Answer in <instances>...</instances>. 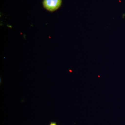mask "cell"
Listing matches in <instances>:
<instances>
[{
  "instance_id": "obj_1",
  "label": "cell",
  "mask_w": 125,
  "mask_h": 125,
  "mask_svg": "<svg viewBox=\"0 0 125 125\" xmlns=\"http://www.w3.org/2000/svg\"><path fill=\"white\" fill-rule=\"evenodd\" d=\"M62 0H43V4L45 9L50 11H54L61 6Z\"/></svg>"
},
{
  "instance_id": "obj_2",
  "label": "cell",
  "mask_w": 125,
  "mask_h": 125,
  "mask_svg": "<svg viewBox=\"0 0 125 125\" xmlns=\"http://www.w3.org/2000/svg\"><path fill=\"white\" fill-rule=\"evenodd\" d=\"M49 125H57L55 122H51Z\"/></svg>"
}]
</instances>
